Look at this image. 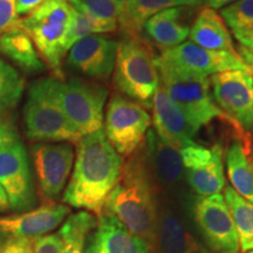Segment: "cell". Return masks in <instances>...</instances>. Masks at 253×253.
Here are the masks:
<instances>
[{"mask_svg": "<svg viewBox=\"0 0 253 253\" xmlns=\"http://www.w3.org/2000/svg\"><path fill=\"white\" fill-rule=\"evenodd\" d=\"M122 164V157L102 129L84 136L77 144L74 168L62 202L99 217L119 181Z\"/></svg>", "mask_w": 253, "mask_h": 253, "instance_id": "1", "label": "cell"}, {"mask_svg": "<svg viewBox=\"0 0 253 253\" xmlns=\"http://www.w3.org/2000/svg\"><path fill=\"white\" fill-rule=\"evenodd\" d=\"M103 210L113 213L126 229L156 248L157 188L141 148L122 164L120 178L110 192Z\"/></svg>", "mask_w": 253, "mask_h": 253, "instance_id": "2", "label": "cell"}, {"mask_svg": "<svg viewBox=\"0 0 253 253\" xmlns=\"http://www.w3.org/2000/svg\"><path fill=\"white\" fill-rule=\"evenodd\" d=\"M75 13L77 9L68 0H47L15 23V26L26 32L40 58L60 81L65 80L63 60L69 50Z\"/></svg>", "mask_w": 253, "mask_h": 253, "instance_id": "3", "label": "cell"}, {"mask_svg": "<svg viewBox=\"0 0 253 253\" xmlns=\"http://www.w3.org/2000/svg\"><path fill=\"white\" fill-rule=\"evenodd\" d=\"M160 84L168 95L184 113L188 121L198 132L202 126L210 125L213 120L225 121L231 128L244 131L219 109L210 90V79L186 73L176 68L162 56L155 59Z\"/></svg>", "mask_w": 253, "mask_h": 253, "instance_id": "4", "label": "cell"}, {"mask_svg": "<svg viewBox=\"0 0 253 253\" xmlns=\"http://www.w3.org/2000/svg\"><path fill=\"white\" fill-rule=\"evenodd\" d=\"M55 78H41L28 88L24 126L28 140L78 144L82 136L63 114L55 94Z\"/></svg>", "mask_w": 253, "mask_h": 253, "instance_id": "5", "label": "cell"}, {"mask_svg": "<svg viewBox=\"0 0 253 253\" xmlns=\"http://www.w3.org/2000/svg\"><path fill=\"white\" fill-rule=\"evenodd\" d=\"M155 59L153 47L143 37L123 38L119 42L114 84L121 93L145 109L153 108L160 84Z\"/></svg>", "mask_w": 253, "mask_h": 253, "instance_id": "6", "label": "cell"}, {"mask_svg": "<svg viewBox=\"0 0 253 253\" xmlns=\"http://www.w3.org/2000/svg\"><path fill=\"white\" fill-rule=\"evenodd\" d=\"M55 94L63 114L82 137L102 129L108 90L81 78L55 80Z\"/></svg>", "mask_w": 253, "mask_h": 253, "instance_id": "7", "label": "cell"}, {"mask_svg": "<svg viewBox=\"0 0 253 253\" xmlns=\"http://www.w3.org/2000/svg\"><path fill=\"white\" fill-rule=\"evenodd\" d=\"M151 125L149 113L135 101L115 94L104 119V135L121 157H130L141 148Z\"/></svg>", "mask_w": 253, "mask_h": 253, "instance_id": "8", "label": "cell"}, {"mask_svg": "<svg viewBox=\"0 0 253 253\" xmlns=\"http://www.w3.org/2000/svg\"><path fill=\"white\" fill-rule=\"evenodd\" d=\"M0 186L7 195L11 210L20 213L36 209L30 156L19 137L0 148Z\"/></svg>", "mask_w": 253, "mask_h": 253, "instance_id": "9", "label": "cell"}, {"mask_svg": "<svg viewBox=\"0 0 253 253\" xmlns=\"http://www.w3.org/2000/svg\"><path fill=\"white\" fill-rule=\"evenodd\" d=\"M213 101L243 130L253 132V75L251 69L217 73L210 78Z\"/></svg>", "mask_w": 253, "mask_h": 253, "instance_id": "10", "label": "cell"}, {"mask_svg": "<svg viewBox=\"0 0 253 253\" xmlns=\"http://www.w3.org/2000/svg\"><path fill=\"white\" fill-rule=\"evenodd\" d=\"M194 216L202 236L212 251L239 253L238 232L223 195L198 197L195 202Z\"/></svg>", "mask_w": 253, "mask_h": 253, "instance_id": "11", "label": "cell"}, {"mask_svg": "<svg viewBox=\"0 0 253 253\" xmlns=\"http://www.w3.org/2000/svg\"><path fill=\"white\" fill-rule=\"evenodd\" d=\"M39 190L46 203L55 202L67 184L74 149L67 142H36L31 148Z\"/></svg>", "mask_w": 253, "mask_h": 253, "instance_id": "12", "label": "cell"}, {"mask_svg": "<svg viewBox=\"0 0 253 253\" xmlns=\"http://www.w3.org/2000/svg\"><path fill=\"white\" fill-rule=\"evenodd\" d=\"M185 179L198 197L220 194L225 188L223 147L214 143L207 148L192 144L181 149Z\"/></svg>", "mask_w": 253, "mask_h": 253, "instance_id": "13", "label": "cell"}, {"mask_svg": "<svg viewBox=\"0 0 253 253\" xmlns=\"http://www.w3.org/2000/svg\"><path fill=\"white\" fill-rule=\"evenodd\" d=\"M119 42L101 34H91L75 42L67 53V66L91 80H108L115 68Z\"/></svg>", "mask_w": 253, "mask_h": 253, "instance_id": "14", "label": "cell"}, {"mask_svg": "<svg viewBox=\"0 0 253 253\" xmlns=\"http://www.w3.org/2000/svg\"><path fill=\"white\" fill-rule=\"evenodd\" d=\"M160 56L181 71L204 78L226 71L249 69L239 55L202 48L191 41L162 50Z\"/></svg>", "mask_w": 253, "mask_h": 253, "instance_id": "15", "label": "cell"}, {"mask_svg": "<svg viewBox=\"0 0 253 253\" xmlns=\"http://www.w3.org/2000/svg\"><path fill=\"white\" fill-rule=\"evenodd\" d=\"M69 211L67 205L49 202L26 212L0 216V246L49 233L65 220Z\"/></svg>", "mask_w": 253, "mask_h": 253, "instance_id": "16", "label": "cell"}, {"mask_svg": "<svg viewBox=\"0 0 253 253\" xmlns=\"http://www.w3.org/2000/svg\"><path fill=\"white\" fill-rule=\"evenodd\" d=\"M142 149L157 191L179 194L186 182L181 150L161 141L153 129L148 130Z\"/></svg>", "mask_w": 253, "mask_h": 253, "instance_id": "17", "label": "cell"}, {"mask_svg": "<svg viewBox=\"0 0 253 253\" xmlns=\"http://www.w3.org/2000/svg\"><path fill=\"white\" fill-rule=\"evenodd\" d=\"M151 109L154 131L161 141L178 150L196 143L195 136L197 131L161 84L154 96Z\"/></svg>", "mask_w": 253, "mask_h": 253, "instance_id": "18", "label": "cell"}, {"mask_svg": "<svg viewBox=\"0 0 253 253\" xmlns=\"http://www.w3.org/2000/svg\"><path fill=\"white\" fill-rule=\"evenodd\" d=\"M144 240L135 236L118 217L103 210L84 253H148Z\"/></svg>", "mask_w": 253, "mask_h": 253, "instance_id": "19", "label": "cell"}, {"mask_svg": "<svg viewBox=\"0 0 253 253\" xmlns=\"http://www.w3.org/2000/svg\"><path fill=\"white\" fill-rule=\"evenodd\" d=\"M156 246L160 253H209L172 208L158 209Z\"/></svg>", "mask_w": 253, "mask_h": 253, "instance_id": "20", "label": "cell"}, {"mask_svg": "<svg viewBox=\"0 0 253 253\" xmlns=\"http://www.w3.org/2000/svg\"><path fill=\"white\" fill-rule=\"evenodd\" d=\"M189 38L191 42L202 48L238 55L230 32L220 14L217 13L216 9L208 6L198 11L190 28Z\"/></svg>", "mask_w": 253, "mask_h": 253, "instance_id": "21", "label": "cell"}, {"mask_svg": "<svg viewBox=\"0 0 253 253\" xmlns=\"http://www.w3.org/2000/svg\"><path fill=\"white\" fill-rule=\"evenodd\" d=\"M235 134L236 138L225 154L227 177L237 194L253 204V164L250 157L252 142L249 134Z\"/></svg>", "mask_w": 253, "mask_h": 253, "instance_id": "22", "label": "cell"}, {"mask_svg": "<svg viewBox=\"0 0 253 253\" xmlns=\"http://www.w3.org/2000/svg\"><path fill=\"white\" fill-rule=\"evenodd\" d=\"M0 55L13 62L26 74H38L46 69L45 62L31 38L15 25L0 36Z\"/></svg>", "mask_w": 253, "mask_h": 253, "instance_id": "23", "label": "cell"}, {"mask_svg": "<svg viewBox=\"0 0 253 253\" xmlns=\"http://www.w3.org/2000/svg\"><path fill=\"white\" fill-rule=\"evenodd\" d=\"M182 15L183 9L179 7L164 9L145 23V33L163 50L181 45L190 33V27L183 23Z\"/></svg>", "mask_w": 253, "mask_h": 253, "instance_id": "24", "label": "cell"}, {"mask_svg": "<svg viewBox=\"0 0 253 253\" xmlns=\"http://www.w3.org/2000/svg\"><path fill=\"white\" fill-rule=\"evenodd\" d=\"M177 6L175 0H134L120 14V30L125 38L142 37L145 23L153 15Z\"/></svg>", "mask_w": 253, "mask_h": 253, "instance_id": "25", "label": "cell"}, {"mask_svg": "<svg viewBox=\"0 0 253 253\" xmlns=\"http://www.w3.org/2000/svg\"><path fill=\"white\" fill-rule=\"evenodd\" d=\"M223 196L235 221L240 249L248 253L253 250V204L237 194L230 185H225Z\"/></svg>", "mask_w": 253, "mask_h": 253, "instance_id": "26", "label": "cell"}, {"mask_svg": "<svg viewBox=\"0 0 253 253\" xmlns=\"http://www.w3.org/2000/svg\"><path fill=\"white\" fill-rule=\"evenodd\" d=\"M96 224V218L88 211L71 214L58 232L62 240L61 253H84L87 237Z\"/></svg>", "mask_w": 253, "mask_h": 253, "instance_id": "27", "label": "cell"}, {"mask_svg": "<svg viewBox=\"0 0 253 253\" xmlns=\"http://www.w3.org/2000/svg\"><path fill=\"white\" fill-rule=\"evenodd\" d=\"M25 79L11 63L0 58V116L15 109L23 99Z\"/></svg>", "mask_w": 253, "mask_h": 253, "instance_id": "28", "label": "cell"}, {"mask_svg": "<svg viewBox=\"0 0 253 253\" xmlns=\"http://www.w3.org/2000/svg\"><path fill=\"white\" fill-rule=\"evenodd\" d=\"M220 17L233 36L253 31V0H238L221 8Z\"/></svg>", "mask_w": 253, "mask_h": 253, "instance_id": "29", "label": "cell"}, {"mask_svg": "<svg viewBox=\"0 0 253 253\" xmlns=\"http://www.w3.org/2000/svg\"><path fill=\"white\" fill-rule=\"evenodd\" d=\"M77 11L104 23H118L121 8L113 0H68Z\"/></svg>", "mask_w": 253, "mask_h": 253, "instance_id": "30", "label": "cell"}, {"mask_svg": "<svg viewBox=\"0 0 253 253\" xmlns=\"http://www.w3.org/2000/svg\"><path fill=\"white\" fill-rule=\"evenodd\" d=\"M62 240L59 233L25 238L20 253H61Z\"/></svg>", "mask_w": 253, "mask_h": 253, "instance_id": "31", "label": "cell"}, {"mask_svg": "<svg viewBox=\"0 0 253 253\" xmlns=\"http://www.w3.org/2000/svg\"><path fill=\"white\" fill-rule=\"evenodd\" d=\"M17 0H0V36L17 23Z\"/></svg>", "mask_w": 253, "mask_h": 253, "instance_id": "32", "label": "cell"}, {"mask_svg": "<svg viewBox=\"0 0 253 253\" xmlns=\"http://www.w3.org/2000/svg\"><path fill=\"white\" fill-rule=\"evenodd\" d=\"M238 41V55L248 67L253 63V31L235 34Z\"/></svg>", "mask_w": 253, "mask_h": 253, "instance_id": "33", "label": "cell"}, {"mask_svg": "<svg viewBox=\"0 0 253 253\" xmlns=\"http://www.w3.org/2000/svg\"><path fill=\"white\" fill-rule=\"evenodd\" d=\"M18 131L13 122L7 116H0V148L2 145L18 138Z\"/></svg>", "mask_w": 253, "mask_h": 253, "instance_id": "34", "label": "cell"}, {"mask_svg": "<svg viewBox=\"0 0 253 253\" xmlns=\"http://www.w3.org/2000/svg\"><path fill=\"white\" fill-rule=\"evenodd\" d=\"M46 1L47 0H17V15L26 17Z\"/></svg>", "mask_w": 253, "mask_h": 253, "instance_id": "35", "label": "cell"}, {"mask_svg": "<svg viewBox=\"0 0 253 253\" xmlns=\"http://www.w3.org/2000/svg\"><path fill=\"white\" fill-rule=\"evenodd\" d=\"M24 239L9 242L7 244L0 246V253H20L24 246Z\"/></svg>", "mask_w": 253, "mask_h": 253, "instance_id": "36", "label": "cell"}, {"mask_svg": "<svg viewBox=\"0 0 253 253\" xmlns=\"http://www.w3.org/2000/svg\"><path fill=\"white\" fill-rule=\"evenodd\" d=\"M236 1H238V0H203V2L208 6V7H211L213 9L224 8Z\"/></svg>", "mask_w": 253, "mask_h": 253, "instance_id": "37", "label": "cell"}, {"mask_svg": "<svg viewBox=\"0 0 253 253\" xmlns=\"http://www.w3.org/2000/svg\"><path fill=\"white\" fill-rule=\"evenodd\" d=\"M8 210H11V207H9L7 195H6L5 190L0 186V212H6Z\"/></svg>", "mask_w": 253, "mask_h": 253, "instance_id": "38", "label": "cell"}, {"mask_svg": "<svg viewBox=\"0 0 253 253\" xmlns=\"http://www.w3.org/2000/svg\"><path fill=\"white\" fill-rule=\"evenodd\" d=\"M178 6H191V7H196V6L202 5L203 0H175Z\"/></svg>", "mask_w": 253, "mask_h": 253, "instance_id": "39", "label": "cell"}, {"mask_svg": "<svg viewBox=\"0 0 253 253\" xmlns=\"http://www.w3.org/2000/svg\"><path fill=\"white\" fill-rule=\"evenodd\" d=\"M113 1L116 2V4L119 5V7L121 8V12H122L123 9H125L126 7H128V6L130 5L134 0H113Z\"/></svg>", "mask_w": 253, "mask_h": 253, "instance_id": "40", "label": "cell"}, {"mask_svg": "<svg viewBox=\"0 0 253 253\" xmlns=\"http://www.w3.org/2000/svg\"><path fill=\"white\" fill-rule=\"evenodd\" d=\"M250 157H251V161H252V164H253V144L251 147V150H250Z\"/></svg>", "mask_w": 253, "mask_h": 253, "instance_id": "41", "label": "cell"}, {"mask_svg": "<svg viewBox=\"0 0 253 253\" xmlns=\"http://www.w3.org/2000/svg\"><path fill=\"white\" fill-rule=\"evenodd\" d=\"M250 69H251V71H253V63H252V65L251 66H250V67H249Z\"/></svg>", "mask_w": 253, "mask_h": 253, "instance_id": "42", "label": "cell"}, {"mask_svg": "<svg viewBox=\"0 0 253 253\" xmlns=\"http://www.w3.org/2000/svg\"><path fill=\"white\" fill-rule=\"evenodd\" d=\"M248 253H253V250H251V251H249Z\"/></svg>", "mask_w": 253, "mask_h": 253, "instance_id": "43", "label": "cell"}, {"mask_svg": "<svg viewBox=\"0 0 253 253\" xmlns=\"http://www.w3.org/2000/svg\"><path fill=\"white\" fill-rule=\"evenodd\" d=\"M252 72V75H253V71H251Z\"/></svg>", "mask_w": 253, "mask_h": 253, "instance_id": "44", "label": "cell"}]
</instances>
